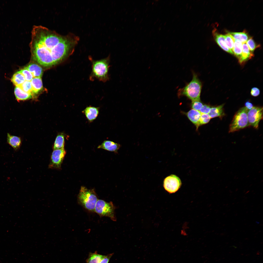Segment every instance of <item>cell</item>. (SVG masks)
<instances>
[{
  "label": "cell",
  "mask_w": 263,
  "mask_h": 263,
  "mask_svg": "<svg viewBox=\"0 0 263 263\" xmlns=\"http://www.w3.org/2000/svg\"><path fill=\"white\" fill-rule=\"evenodd\" d=\"M79 40L72 33L62 35L43 26L35 25L29 45L32 56L38 62L53 65L72 53Z\"/></svg>",
  "instance_id": "cell-1"
},
{
  "label": "cell",
  "mask_w": 263,
  "mask_h": 263,
  "mask_svg": "<svg viewBox=\"0 0 263 263\" xmlns=\"http://www.w3.org/2000/svg\"><path fill=\"white\" fill-rule=\"evenodd\" d=\"M89 58L92 63V68L90 80L93 81L96 78L103 82L108 80L109 79L108 73L110 66V56L98 60H93L90 57Z\"/></svg>",
  "instance_id": "cell-2"
},
{
  "label": "cell",
  "mask_w": 263,
  "mask_h": 263,
  "mask_svg": "<svg viewBox=\"0 0 263 263\" xmlns=\"http://www.w3.org/2000/svg\"><path fill=\"white\" fill-rule=\"evenodd\" d=\"M191 80L183 87L178 91L179 96H185L192 101L200 100V96L202 87L201 82L197 75L193 72Z\"/></svg>",
  "instance_id": "cell-3"
},
{
  "label": "cell",
  "mask_w": 263,
  "mask_h": 263,
  "mask_svg": "<svg viewBox=\"0 0 263 263\" xmlns=\"http://www.w3.org/2000/svg\"><path fill=\"white\" fill-rule=\"evenodd\" d=\"M98 199L94 189H89L82 186L78 196V203L88 210L94 211L96 202Z\"/></svg>",
  "instance_id": "cell-4"
},
{
  "label": "cell",
  "mask_w": 263,
  "mask_h": 263,
  "mask_svg": "<svg viewBox=\"0 0 263 263\" xmlns=\"http://www.w3.org/2000/svg\"><path fill=\"white\" fill-rule=\"evenodd\" d=\"M248 110L244 107L241 108L236 112L230 124L229 132H233L249 126L247 118Z\"/></svg>",
  "instance_id": "cell-5"
},
{
  "label": "cell",
  "mask_w": 263,
  "mask_h": 263,
  "mask_svg": "<svg viewBox=\"0 0 263 263\" xmlns=\"http://www.w3.org/2000/svg\"><path fill=\"white\" fill-rule=\"evenodd\" d=\"M115 207L112 202H108L104 200L98 199L94 209V211L101 216L110 218L113 221H116L115 215Z\"/></svg>",
  "instance_id": "cell-6"
},
{
  "label": "cell",
  "mask_w": 263,
  "mask_h": 263,
  "mask_svg": "<svg viewBox=\"0 0 263 263\" xmlns=\"http://www.w3.org/2000/svg\"><path fill=\"white\" fill-rule=\"evenodd\" d=\"M247 118L249 126H251L258 129L260 121L263 118V107L254 106L248 110Z\"/></svg>",
  "instance_id": "cell-7"
},
{
  "label": "cell",
  "mask_w": 263,
  "mask_h": 263,
  "mask_svg": "<svg viewBox=\"0 0 263 263\" xmlns=\"http://www.w3.org/2000/svg\"><path fill=\"white\" fill-rule=\"evenodd\" d=\"M181 184L180 178L176 176L172 175L166 177L163 182V187L165 189L170 193H174L177 191Z\"/></svg>",
  "instance_id": "cell-8"
},
{
  "label": "cell",
  "mask_w": 263,
  "mask_h": 263,
  "mask_svg": "<svg viewBox=\"0 0 263 263\" xmlns=\"http://www.w3.org/2000/svg\"><path fill=\"white\" fill-rule=\"evenodd\" d=\"M66 153L64 148L54 150L51 154L49 167L60 169Z\"/></svg>",
  "instance_id": "cell-9"
},
{
  "label": "cell",
  "mask_w": 263,
  "mask_h": 263,
  "mask_svg": "<svg viewBox=\"0 0 263 263\" xmlns=\"http://www.w3.org/2000/svg\"><path fill=\"white\" fill-rule=\"evenodd\" d=\"M82 112L88 120L91 122L97 116L99 113V108L89 106L86 107Z\"/></svg>",
  "instance_id": "cell-10"
},
{
  "label": "cell",
  "mask_w": 263,
  "mask_h": 263,
  "mask_svg": "<svg viewBox=\"0 0 263 263\" xmlns=\"http://www.w3.org/2000/svg\"><path fill=\"white\" fill-rule=\"evenodd\" d=\"M121 147L119 144L110 141H105L97 148L117 152Z\"/></svg>",
  "instance_id": "cell-11"
},
{
  "label": "cell",
  "mask_w": 263,
  "mask_h": 263,
  "mask_svg": "<svg viewBox=\"0 0 263 263\" xmlns=\"http://www.w3.org/2000/svg\"><path fill=\"white\" fill-rule=\"evenodd\" d=\"M213 33L215 41L220 47L225 51L233 54V51L228 48L226 44L224 35L218 34L214 31Z\"/></svg>",
  "instance_id": "cell-12"
},
{
  "label": "cell",
  "mask_w": 263,
  "mask_h": 263,
  "mask_svg": "<svg viewBox=\"0 0 263 263\" xmlns=\"http://www.w3.org/2000/svg\"><path fill=\"white\" fill-rule=\"evenodd\" d=\"M32 86L31 93L32 97L38 94L43 88L42 79L40 77H34L31 81Z\"/></svg>",
  "instance_id": "cell-13"
},
{
  "label": "cell",
  "mask_w": 263,
  "mask_h": 263,
  "mask_svg": "<svg viewBox=\"0 0 263 263\" xmlns=\"http://www.w3.org/2000/svg\"><path fill=\"white\" fill-rule=\"evenodd\" d=\"M201 113L198 111L192 109L187 113L186 115L189 120L196 126L197 129L199 126V122Z\"/></svg>",
  "instance_id": "cell-14"
},
{
  "label": "cell",
  "mask_w": 263,
  "mask_h": 263,
  "mask_svg": "<svg viewBox=\"0 0 263 263\" xmlns=\"http://www.w3.org/2000/svg\"><path fill=\"white\" fill-rule=\"evenodd\" d=\"M7 141L15 151H17L20 148L21 143L20 138L19 137L12 135L9 133L7 134Z\"/></svg>",
  "instance_id": "cell-15"
},
{
  "label": "cell",
  "mask_w": 263,
  "mask_h": 263,
  "mask_svg": "<svg viewBox=\"0 0 263 263\" xmlns=\"http://www.w3.org/2000/svg\"><path fill=\"white\" fill-rule=\"evenodd\" d=\"M253 52L250 50L246 42L243 43L242 52L240 59L238 60L240 64H243L254 56Z\"/></svg>",
  "instance_id": "cell-16"
},
{
  "label": "cell",
  "mask_w": 263,
  "mask_h": 263,
  "mask_svg": "<svg viewBox=\"0 0 263 263\" xmlns=\"http://www.w3.org/2000/svg\"><path fill=\"white\" fill-rule=\"evenodd\" d=\"M14 93L16 99L18 101L29 99L33 97L31 93L24 91L19 86H16Z\"/></svg>",
  "instance_id": "cell-17"
},
{
  "label": "cell",
  "mask_w": 263,
  "mask_h": 263,
  "mask_svg": "<svg viewBox=\"0 0 263 263\" xmlns=\"http://www.w3.org/2000/svg\"><path fill=\"white\" fill-rule=\"evenodd\" d=\"M25 68L28 69L32 74L33 78L40 77L42 76L43 70L42 68L35 63H31Z\"/></svg>",
  "instance_id": "cell-18"
},
{
  "label": "cell",
  "mask_w": 263,
  "mask_h": 263,
  "mask_svg": "<svg viewBox=\"0 0 263 263\" xmlns=\"http://www.w3.org/2000/svg\"><path fill=\"white\" fill-rule=\"evenodd\" d=\"M224 104L211 108L209 113L211 118L216 117L222 118L225 115L223 107Z\"/></svg>",
  "instance_id": "cell-19"
},
{
  "label": "cell",
  "mask_w": 263,
  "mask_h": 263,
  "mask_svg": "<svg viewBox=\"0 0 263 263\" xmlns=\"http://www.w3.org/2000/svg\"><path fill=\"white\" fill-rule=\"evenodd\" d=\"M106 255L97 253V252L89 253L88 258L86 260V263H99L105 257Z\"/></svg>",
  "instance_id": "cell-20"
},
{
  "label": "cell",
  "mask_w": 263,
  "mask_h": 263,
  "mask_svg": "<svg viewBox=\"0 0 263 263\" xmlns=\"http://www.w3.org/2000/svg\"><path fill=\"white\" fill-rule=\"evenodd\" d=\"M11 80L13 84L17 86L20 85L26 81L24 76L19 71L14 74Z\"/></svg>",
  "instance_id": "cell-21"
},
{
  "label": "cell",
  "mask_w": 263,
  "mask_h": 263,
  "mask_svg": "<svg viewBox=\"0 0 263 263\" xmlns=\"http://www.w3.org/2000/svg\"><path fill=\"white\" fill-rule=\"evenodd\" d=\"M229 33L235 39L239 40L242 43L246 42L248 38L247 34L245 31L242 32H231Z\"/></svg>",
  "instance_id": "cell-22"
},
{
  "label": "cell",
  "mask_w": 263,
  "mask_h": 263,
  "mask_svg": "<svg viewBox=\"0 0 263 263\" xmlns=\"http://www.w3.org/2000/svg\"><path fill=\"white\" fill-rule=\"evenodd\" d=\"M242 43L238 40H235L233 49V53L239 60L241 58L242 52Z\"/></svg>",
  "instance_id": "cell-23"
},
{
  "label": "cell",
  "mask_w": 263,
  "mask_h": 263,
  "mask_svg": "<svg viewBox=\"0 0 263 263\" xmlns=\"http://www.w3.org/2000/svg\"><path fill=\"white\" fill-rule=\"evenodd\" d=\"M64 136L62 133H60L57 136L54 145V150L64 148Z\"/></svg>",
  "instance_id": "cell-24"
},
{
  "label": "cell",
  "mask_w": 263,
  "mask_h": 263,
  "mask_svg": "<svg viewBox=\"0 0 263 263\" xmlns=\"http://www.w3.org/2000/svg\"><path fill=\"white\" fill-rule=\"evenodd\" d=\"M224 36L227 46L233 51L235 39L229 33L224 35Z\"/></svg>",
  "instance_id": "cell-25"
},
{
  "label": "cell",
  "mask_w": 263,
  "mask_h": 263,
  "mask_svg": "<svg viewBox=\"0 0 263 263\" xmlns=\"http://www.w3.org/2000/svg\"><path fill=\"white\" fill-rule=\"evenodd\" d=\"M18 86L24 91L31 93L32 86L31 81L26 80L22 84Z\"/></svg>",
  "instance_id": "cell-26"
},
{
  "label": "cell",
  "mask_w": 263,
  "mask_h": 263,
  "mask_svg": "<svg viewBox=\"0 0 263 263\" xmlns=\"http://www.w3.org/2000/svg\"><path fill=\"white\" fill-rule=\"evenodd\" d=\"M19 71L23 76L26 81H31L33 78L31 73L25 68Z\"/></svg>",
  "instance_id": "cell-27"
},
{
  "label": "cell",
  "mask_w": 263,
  "mask_h": 263,
  "mask_svg": "<svg viewBox=\"0 0 263 263\" xmlns=\"http://www.w3.org/2000/svg\"><path fill=\"white\" fill-rule=\"evenodd\" d=\"M211 119L208 114L201 113L199 122V126L208 123Z\"/></svg>",
  "instance_id": "cell-28"
},
{
  "label": "cell",
  "mask_w": 263,
  "mask_h": 263,
  "mask_svg": "<svg viewBox=\"0 0 263 263\" xmlns=\"http://www.w3.org/2000/svg\"><path fill=\"white\" fill-rule=\"evenodd\" d=\"M246 43L250 50L252 52L256 48L259 47L256 44L252 38H250L248 40Z\"/></svg>",
  "instance_id": "cell-29"
},
{
  "label": "cell",
  "mask_w": 263,
  "mask_h": 263,
  "mask_svg": "<svg viewBox=\"0 0 263 263\" xmlns=\"http://www.w3.org/2000/svg\"><path fill=\"white\" fill-rule=\"evenodd\" d=\"M200 100L192 101L191 107L192 109L199 111L203 105Z\"/></svg>",
  "instance_id": "cell-30"
},
{
  "label": "cell",
  "mask_w": 263,
  "mask_h": 263,
  "mask_svg": "<svg viewBox=\"0 0 263 263\" xmlns=\"http://www.w3.org/2000/svg\"><path fill=\"white\" fill-rule=\"evenodd\" d=\"M210 106L207 104H203L199 111L202 113L208 114L211 108Z\"/></svg>",
  "instance_id": "cell-31"
},
{
  "label": "cell",
  "mask_w": 263,
  "mask_h": 263,
  "mask_svg": "<svg viewBox=\"0 0 263 263\" xmlns=\"http://www.w3.org/2000/svg\"><path fill=\"white\" fill-rule=\"evenodd\" d=\"M260 93V91L259 88L256 87H254L251 89L250 93L251 95L254 97L258 96Z\"/></svg>",
  "instance_id": "cell-32"
},
{
  "label": "cell",
  "mask_w": 263,
  "mask_h": 263,
  "mask_svg": "<svg viewBox=\"0 0 263 263\" xmlns=\"http://www.w3.org/2000/svg\"><path fill=\"white\" fill-rule=\"evenodd\" d=\"M113 254V253H112L106 255L105 257L99 263H108L111 258Z\"/></svg>",
  "instance_id": "cell-33"
},
{
  "label": "cell",
  "mask_w": 263,
  "mask_h": 263,
  "mask_svg": "<svg viewBox=\"0 0 263 263\" xmlns=\"http://www.w3.org/2000/svg\"><path fill=\"white\" fill-rule=\"evenodd\" d=\"M244 105L245 107L248 110L251 109L254 107L253 104L249 101L246 102Z\"/></svg>",
  "instance_id": "cell-34"
}]
</instances>
